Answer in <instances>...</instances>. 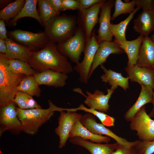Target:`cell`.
<instances>
[{
	"label": "cell",
	"instance_id": "1",
	"mask_svg": "<svg viewBox=\"0 0 154 154\" xmlns=\"http://www.w3.org/2000/svg\"><path fill=\"white\" fill-rule=\"evenodd\" d=\"M27 63L36 73L50 69L67 74L73 70L67 57L59 52L55 43L50 40L44 48L33 52Z\"/></svg>",
	"mask_w": 154,
	"mask_h": 154
},
{
	"label": "cell",
	"instance_id": "2",
	"mask_svg": "<svg viewBox=\"0 0 154 154\" xmlns=\"http://www.w3.org/2000/svg\"><path fill=\"white\" fill-rule=\"evenodd\" d=\"M49 108L27 110L17 108V116L21 123V131L31 135H35L39 128L53 116L56 106L50 100L48 101Z\"/></svg>",
	"mask_w": 154,
	"mask_h": 154
},
{
	"label": "cell",
	"instance_id": "3",
	"mask_svg": "<svg viewBox=\"0 0 154 154\" xmlns=\"http://www.w3.org/2000/svg\"><path fill=\"white\" fill-rule=\"evenodd\" d=\"M7 58L0 53V107L13 102L23 74L15 73L9 68Z\"/></svg>",
	"mask_w": 154,
	"mask_h": 154
},
{
	"label": "cell",
	"instance_id": "4",
	"mask_svg": "<svg viewBox=\"0 0 154 154\" xmlns=\"http://www.w3.org/2000/svg\"><path fill=\"white\" fill-rule=\"evenodd\" d=\"M77 25L76 16L64 13L50 19L44 26V32L49 40L57 43L72 36L77 29Z\"/></svg>",
	"mask_w": 154,
	"mask_h": 154
},
{
	"label": "cell",
	"instance_id": "5",
	"mask_svg": "<svg viewBox=\"0 0 154 154\" xmlns=\"http://www.w3.org/2000/svg\"><path fill=\"white\" fill-rule=\"evenodd\" d=\"M86 44L85 33L78 27L75 33L68 38L56 44V48L62 55L68 57L76 64L79 62L82 53Z\"/></svg>",
	"mask_w": 154,
	"mask_h": 154
},
{
	"label": "cell",
	"instance_id": "6",
	"mask_svg": "<svg viewBox=\"0 0 154 154\" xmlns=\"http://www.w3.org/2000/svg\"><path fill=\"white\" fill-rule=\"evenodd\" d=\"M10 38L24 46L32 52L44 48L49 41L44 32L34 33L20 29L8 31Z\"/></svg>",
	"mask_w": 154,
	"mask_h": 154
},
{
	"label": "cell",
	"instance_id": "7",
	"mask_svg": "<svg viewBox=\"0 0 154 154\" xmlns=\"http://www.w3.org/2000/svg\"><path fill=\"white\" fill-rule=\"evenodd\" d=\"M130 122L129 128L136 131L139 140H154V120L147 114L144 106L135 114Z\"/></svg>",
	"mask_w": 154,
	"mask_h": 154
},
{
	"label": "cell",
	"instance_id": "8",
	"mask_svg": "<svg viewBox=\"0 0 154 154\" xmlns=\"http://www.w3.org/2000/svg\"><path fill=\"white\" fill-rule=\"evenodd\" d=\"M96 29H93L91 37L87 42L84 51V56L82 61L76 64L74 69L79 74V80L87 84L89 79V75L96 52L100 44L96 38Z\"/></svg>",
	"mask_w": 154,
	"mask_h": 154
},
{
	"label": "cell",
	"instance_id": "9",
	"mask_svg": "<svg viewBox=\"0 0 154 154\" xmlns=\"http://www.w3.org/2000/svg\"><path fill=\"white\" fill-rule=\"evenodd\" d=\"M94 116L92 114L87 113L82 116L80 120L83 125L92 133L109 137L114 139L119 145L126 147H133L139 141V140H137L129 141L117 135L102 123L97 122Z\"/></svg>",
	"mask_w": 154,
	"mask_h": 154
},
{
	"label": "cell",
	"instance_id": "10",
	"mask_svg": "<svg viewBox=\"0 0 154 154\" xmlns=\"http://www.w3.org/2000/svg\"><path fill=\"white\" fill-rule=\"evenodd\" d=\"M106 1L102 0L89 8L78 12L77 25L85 34L86 44L91 37L94 27L99 22L98 14Z\"/></svg>",
	"mask_w": 154,
	"mask_h": 154
},
{
	"label": "cell",
	"instance_id": "11",
	"mask_svg": "<svg viewBox=\"0 0 154 154\" xmlns=\"http://www.w3.org/2000/svg\"><path fill=\"white\" fill-rule=\"evenodd\" d=\"M62 111L58 118V125L55 132L59 137L58 147L61 149L65 146L70 138V132L75 123L80 120L82 115L75 112Z\"/></svg>",
	"mask_w": 154,
	"mask_h": 154
},
{
	"label": "cell",
	"instance_id": "12",
	"mask_svg": "<svg viewBox=\"0 0 154 154\" xmlns=\"http://www.w3.org/2000/svg\"><path fill=\"white\" fill-rule=\"evenodd\" d=\"M14 102L0 108V136L9 131L17 135L21 131V123L17 116V108Z\"/></svg>",
	"mask_w": 154,
	"mask_h": 154
},
{
	"label": "cell",
	"instance_id": "13",
	"mask_svg": "<svg viewBox=\"0 0 154 154\" xmlns=\"http://www.w3.org/2000/svg\"><path fill=\"white\" fill-rule=\"evenodd\" d=\"M115 1L106 0L101 6L99 18V27L96 38L100 44L105 41H112L113 35L110 28L111 20V12L114 4Z\"/></svg>",
	"mask_w": 154,
	"mask_h": 154
},
{
	"label": "cell",
	"instance_id": "14",
	"mask_svg": "<svg viewBox=\"0 0 154 154\" xmlns=\"http://www.w3.org/2000/svg\"><path fill=\"white\" fill-rule=\"evenodd\" d=\"M114 90L110 88L107 89V94L99 90H95L92 94L88 91H86L87 96L84 103L89 108L97 110L99 112L106 113L109 110V102Z\"/></svg>",
	"mask_w": 154,
	"mask_h": 154
},
{
	"label": "cell",
	"instance_id": "15",
	"mask_svg": "<svg viewBox=\"0 0 154 154\" xmlns=\"http://www.w3.org/2000/svg\"><path fill=\"white\" fill-rule=\"evenodd\" d=\"M99 44V47L96 54L90 70L89 75V78L98 66L103 65L110 54L125 53L118 44L112 41H105Z\"/></svg>",
	"mask_w": 154,
	"mask_h": 154
},
{
	"label": "cell",
	"instance_id": "16",
	"mask_svg": "<svg viewBox=\"0 0 154 154\" xmlns=\"http://www.w3.org/2000/svg\"><path fill=\"white\" fill-rule=\"evenodd\" d=\"M125 71L131 82H136L141 86L145 85L154 88V70L153 69L139 67L137 65L127 66Z\"/></svg>",
	"mask_w": 154,
	"mask_h": 154
},
{
	"label": "cell",
	"instance_id": "17",
	"mask_svg": "<svg viewBox=\"0 0 154 154\" xmlns=\"http://www.w3.org/2000/svg\"><path fill=\"white\" fill-rule=\"evenodd\" d=\"M69 140L73 144L85 148L91 154H112L119 145L117 142L111 144L97 143L79 137H70Z\"/></svg>",
	"mask_w": 154,
	"mask_h": 154
},
{
	"label": "cell",
	"instance_id": "18",
	"mask_svg": "<svg viewBox=\"0 0 154 154\" xmlns=\"http://www.w3.org/2000/svg\"><path fill=\"white\" fill-rule=\"evenodd\" d=\"M34 76L39 85H44L59 87L65 85L68 77L66 74L50 69L37 73Z\"/></svg>",
	"mask_w": 154,
	"mask_h": 154
},
{
	"label": "cell",
	"instance_id": "19",
	"mask_svg": "<svg viewBox=\"0 0 154 154\" xmlns=\"http://www.w3.org/2000/svg\"><path fill=\"white\" fill-rule=\"evenodd\" d=\"M136 65L141 67L153 69L154 42L148 36L144 37L139 49Z\"/></svg>",
	"mask_w": 154,
	"mask_h": 154
},
{
	"label": "cell",
	"instance_id": "20",
	"mask_svg": "<svg viewBox=\"0 0 154 154\" xmlns=\"http://www.w3.org/2000/svg\"><path fill=\"white\" fill-rule=\"evenodd\" d=\"M133 29L140 35L145 37L154 31V11H143L133 21Z\"/></svg>",
	"mask_w": 154,
	"mask_h": 154
},
{
	"label": "cell",
	"instance_id": "21",
	"mask_svg": "<svg viewBox=\"0 0 154 154\" xmlns=\"http://www.w3.org/2000/svg\"><path fill=\"white\" fill-rule=\"evenodd\" d=\"M5 40L7 47L5 56L9 59H18L27 63L33 52L10 38Z\"/></svg>",
	"mask_w": 154,
	"mask_h": 154
},
{
	"label": "cell",
	"instance_id": "22",
	"mask_svg": "<svg viewBox=\"0 0 154 154\" xmlns=\"http://www.w3.org/2000/svg\"><path fill=\"white\" fill-rule=\"evenodd\" d=\"M140 94L135 103L125 112L124 119L130 122L135 114L143 106L149 103H151L153 89L151 87L142 85Z\"/></svg>",
	"mask_w": 154,
	"mask_h": 154
},
{
	"label": "cell",
	"instance_id": "23",
	"mask_svg": "<svg viewBox=\"0 0 154 154\" xmlns=\"http://www.w3.org/2000/svg\"><path fill=\"white\" fill-rule=\"evenodd\" d=\"M75 137L99 143H108L111 140V138L109 137L92 133L83 125L80 120L75 123L70 133V138Z\"/></svg>",
	"mask_w": 154,
	"mask_h": 154
},
{
	"label": "cell",
	"instance_id": "24",
	"mask_svg": "<svg viewBox=\"0 0 154 154\" xmlns=\"http://www.w3.org/2000/svg\"><path fill=\"white\" fill-rule=\"evenodd\" d=\"M101 68L104 72L100 78L102 82L108 83L111 88L115 90L118 86L122 88L126 91L129 89L128 80L129 78L123 77L121 73L113 71L111 69H107L103 65L101 66Z\"/></svg>",
	"mask_w": 154,
	"mask_h": 154
},
{
	"label": "cell",
	"instance_id": "25",
	"mask_svg": "<svg viewBox=\"0 0 154 154\" xmlns=\"http://www.w3.org/2000/svg\"><path fill=\"white\" fill-rule=\"evenodd\" d=\"M144 38V36L140 35L134 40H126L116 43L127 54L128 58L127 66L130 67L136 64L139 49Z\"/></svg>",
	"mask_w": 154,
	"mask_h": 154
},
{
	"label": "cell",
	"instance_id": "26",
	"mask_svg": "<svg viewBox=\"0 0 154 154\" xmlns=\"http://www.w3.org/2000/svg\"><path fill=\"white\" fill-rule=\"evenodd\" d=\"M37 0H26L21 11L16 17L10 21L7 25L10 27H14L19 19L28 17L35 19L42 26L37 8Z\"/></svg>",
	"mask_w": 154,
	"mask_h": 154
},
{
	"label": "cell",
	"instance_id": "27",
	"mask_svg": "<svg viewBox=\"0 0 154 154\" xmlns=\"http://www.w3.org/2000/svg\"><path fill=\"white\" fill-rule=\"evenodd\" d=\"M140 9V8L137 7L134 11L129 14L126 19L118 24H114L111 23L110 30L113 36L115 38L114 42L116 43L126 40L125 31L127 27L129 22L133 18L135 13Z\"/></svg>",
	"mask_w": 154,
	"mask_h": 154
},
{
	"label": "cell",
	"instance_id": "28",
	"mask_svg": "<svg viewBox=\"0 0 154 154\" xmlns=\"http://www.w3.org/2000/svg\"><path fill=\"white\" fill-rule=\"evenodd\" d=\"M18 90L38 98L40 95L41 90L34 76H24L18 87Z\"/></svg>",
	"mask_w": 154,
	"mask_h": 154
},
{
	"label": "cell",
	"instance_id": "29",
	"mask_svg": "<svg viewBox=\"0 0 154 154\" xmlns=\"http://www.w3.org/2000/svg\"><path fill=\"white\" fill-rule=\"evenodd\" d=\"M26 0H16L9 4L0 11V19L7 25L10 21L16 17L24 6Z\"/></svg>",
	"mask_w": 154,
	"mask_h": 154
},
{
	"label": "cell",
	"instance_id": "30",
	"mask_svg": "<svg viewBox=\"0 0 154 154\" xmlns=\"http://www.w3.org/2000/svg\"><path fill=\"white\" fill-rule=\"evenodd\" d=\"M65 111L76 112L77 110H82L89 113L96 117L100 121L101 123L108 127L114 126V125L115 119L113 117L106 114L105 113L99 112L97 110L87 108L83 104L74 108H64Z\"/></svg>",
	"mask_w": 154,
	"mask_h": 154
},
{
	"label": "cell",
	"instance_id": "31",
	"mask_svg": "<svg viewBox=\"0 0 154 154\" xmlns=\"http://www.w3.org/2000/svg\"><path fill=\"white\" fill-rule=\"evenodd\" d=\"M37 4L38 14L43 27L51 18L60 15V13L55 10L48 0H38Z\"/></svg>",
	"mask_w": 154,
	"mask_h": 154
},
{
	"label": "cell",
	"instance_id": "32",
	"mask_svg": "<svg viewBox=\"0 0 154 154\" xmlns=\"http://www.w3.org/2000/svg\"><path fill=\"white\" fill-rule=\"evenodd\" d=\"M7 63L9 69L15 73L27 76H34L36 73L28 63L23 61L7 58Z\"/></svg>",
	"mask_w": 154,
	"mask_h": 154
},
{
	"label": "cell",
	"instance_id": "33",
	"mask_svg": "<svg viewBox=\"0 0 154 154\" xmlns=\"http://www.w3.org/2000/svg\"><path fill=\"white\" fill-rule=\"evenodd\" d=\"M13 102L22 109L41 108L40 106L33 98V96L20 91H18L17 93Z\"/></svg>",
	"mask_w": 154,
	"mask_h": 154
},
{
	"label": "cell",
	"instance_id": "34",
	"mask_svg": "<svg viewBox=\"0 0 154 154\" xmlns=\"http://www.w3.org/2000/svg\"><path fill=\"white\" fill-rule=\"evenodd\" d=\"M123 2L121 0H116L114 2V11L111 17V20H114L120 15L127 13L130 14L134 11L136 8V0H132L131 1L128 0L124 1Z\"/></svg>",
	"mask_w": 154,
	"mask_h": 154
},
{
	"label": "cell",
	"instance_id": "35",
	"mask_svg": "<svg viewBox=\"0 0 154 154\" xmlns=\"http://www.w3.org/2000/svg\"><path fill=\"white\" fill-rule=\"evenodd\" d=\"M134 147L138 154H153L154 153V140L151 141L140 140Z\"/></svg>",
	"mask_w": 154,
	"mask_h": 154
},
{
	"label": "cell",
	"instance_id": "36",
	"mask_svg": "<svg viewBox=\"0 0 154 154\" xmlns=\"http://www.w3.org/2000/svg\"><path fill=\"white\" fill-rule=\"evenodd\" d=\"M62 11L67 10H78V0H62Z\"/></svg>",
	"mask_w": 154,
	"mask_h": 154
},
{
	"label": "cell",
	"instance_id": "37",
	"mask_svg": "<svg viewBox=\"0 0 154 154\" xmlns=\"http://www.w3.org/2000/svg\"><path fill=\"white\" fill-rule=\"evenodd\" d=\"M112 154H138L134 146L126 147L119 145L117 148Z\"/></svg>",
	"mask_w": 154,
	"mask_h": 154
},
{
	"label": "cell",
	"instance_id": "38",
	"mask_svg": "<svg viewBox=\"0 0 154 154\" xmlns=\"http://www.w3.org/2000/svg\"><path fill=\"white\" fill-rule=\"evenodd\" d=\"M102 0H78L79 3L78 11L89 8Z\"/></svg>",
	"mask_w": 154,
	"mask_h": 154
},
{
	"label": "cell",
	"instance_id": "39",
	"mask_svg": "<svg viewBox=\"0 0 154 154\" xmlns=\"http://www.w3.org/2000/svg\"><path fill=\"white\" fill-rule=\"evenodd\" d=\"M136 6L143 11L153 10L152 0H136Z\"/></svg>",
	"mask_w": 154,
	"mask_h": 154
},
{
	"label": "cell",
	"instance_id": "40",
	"mask_svg": "<svg viewBox=\"0 0 154 154\" xmlns=\"http://www.w3.org/2000/svg\"><path fill=\"white\" fill-rule=\"evenodd\" d=\"M50 4L55 10L58 13H60L62 7V0H48Z\"/></svg>",
	"mask_w": 154,
	"mask_h": 154
},
{
	"label": "cell",
	"instance_id": "41",
	"mask_svg": "<svg viewBox=\"0 0 154 154\" xmlns=\"http://www.w3.org/2000/svg\"><path fill=\"white\" fill-rule=\"evenodd\" d=\"M7 33L6 30L5 21L0 20V38L5 40L8 38L7 36Z\"/></svg>",
	"mask_w": 154,
	"mask_h": 154
},
{
	"label": "cell",
	"instance_id": "42",
	"mask_svg": "<svg viewBox=\"0 0 154 154\" xmlns=\"http://www.w3.org/2000/svg\"><path fill=\"white\" fill-rule=\"evenodd\" d=\"M7 47L5 40L0 38V52L5 54L7 51Z\"/></svg>",
	"mask_w": 154,
	"mask_h": 154
},
{
	"label": "cell",
	"instance_id": "43",
	"mask_svg": "<svg viewBox=\"0 0 154 154\" xmlns=\"http://www.w3.org/2000/svg\"><path fill=\"white\" fill-rule=\"evenodd\" d=\"M12 1V0H0V8H4L3 7H4V8L6 6H7L10 3H11Z\"/></svg>",
	"mask_w": 154,
	"mask_h": 154
},
{
	"label": "cell",
	"instance_id": "44",
	"mask_svg": "<svg viewBox=\"0 0 154 154\" xmlns=\"http://www.w3.org/2000/svg\"><path fill=\"white\" fill-rule=\"evenodd\" d=\"M151 103L153 105V108L148 115L152 118H154V88L153 89V92Z\"/></svg>",
	"mask_w": 154,
	"mask_h": 154
},
{
	"label": "cell",
	"instance_id": "45",
	"mask_svg": "<svg viewBox=\"0 0 154 154\" xmlns=\"http://www.w3.org/2000/svg\"><path fill=\"white\" fill-rule=\"evenodd\" d=\"M150 38L152 41L154 42V34L152 35Z\"/></svg>",
	"mask_w": 154,
	"mask_h": 154
},
{
	"label": "cell",
	"instance_id": "46",
	"mask_svg": "<svg viewBox=\"0 0 154 154\" xmlns=\"http://www.w3.org/2000/svg\"><path fill=\"white\" fill-rule=\"evenodd\" d=\"M152 4L153 7V11H154V0H152Z\"/></svg>",
	"mask_w": 154,
	"mask_h": 154
},
{
	"label": "cell",
	"instance_id": "47",
	"mask_svg": "<svg viewBox=\"0 0 154 154\" xmlns=\"http://www.w3.org/2000/svg\"><path fill=\"white\" fill-rule=\"evenodd\" d=\"M153 70H154V68H153Z\"/></svg>",
	"mask_w": 154,
	"mask_h": 154
}]
</instances>
